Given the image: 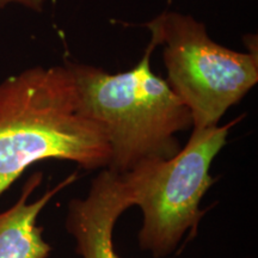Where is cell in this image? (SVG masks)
<instances>
[{
	"label": "cell",
	"instance_id": "cell-3",
	"mask_svg": "<svg viewBox=\"0 0 258 258\" xmlns=\"http://www.w3.org/2000/svg\"><path fill=\"white\" fill-rule=\"evenodd\" d=\"M243 117L224 125L194 128L188 143L173 157L145 160L122 173L133 206L143 212L138 234L141 250L164 258L177 249L189 231L195 233L205 215L200 203L215 182L209 173L213 160Z\"/></svg>",
	"mask_w": 258,
	"mask_h": 258
},
{
	"label": "cell",
	"instance_id": "cell-7",
	"mask_svg": "<svg viewBox=\"0 0 258 258\" xmlns=\"http://www.w3.org/2000/svg\"><path fill=\"white\" fill-rule=\"evenodd\" d=\"M44 2L46 0H0V10L4 9L9 4H18L25 6L27 9L34 10V11H42Z\"/></svg>",
	"mask_w": 258,
	"mask_h": 258
},
{
	"label": "cell",
	"instance_id": "cell-5",
	"mask_svg": "<svg viewBox=\"0 0 258 258\" xmlns=\"http://www.w3.org/2000/svg\"><path fill=\"white\" fill-rule=\"evenodd\" d=\"M133 200L123 176L102 169L92 179L85 198L69 203L66 230L76 239V251L83 258H120L114 246L116 221Z\"/></svg>",
	"mask_w": 258,
	"mask_h": 258
},
{
	"label": "cell",
	"instance_id": "cell-2",
	"mask_svg": "<svg viewBox=\"0 0 258 258\" xmlns=\"http://www.w3.org/2000/svg\"><path fill=\"white\" fill-rule=\"evenodd\" d=\"M154 38L131 71L110 74L88 63L66 61L82 109L102 128L110 160L106 169L125 173L151 159H169L180 151L176 135L192 127L188 106L165 79L152 71Z\"/></svg>",
	"mask_w": 258,
	"mask_h": 258
},
{
	"label": "cell",
	"instance_id": "cell-6",
	"mask_svg": "<svg viewBox=\"0 0 258 258\" xmlns=\"http://www.w3.org/2000/svg\"><path fill=\"white\" fill-rule=\"evenodd\" d=\"M78 178L74 172L47 190L36 201L28 203L29 196L41 184L42 173L36 172L25 182L21 198L9 208L0 212V258H47L51 246L43 239V228L38 227L36 220L48 202L57 192L73 184Z\"/></svg>",
	"mask_w": 258,
	"mask_h": 258
},
{
	"label": "cell",
	"instance_id": "cell-1",
	"mask_svg": "<svg viewBox=\"0 0 258 258\" xmlns=\"http://www.w3.org/2000/svg\"><path fill=\"white\" fill-rule=\"evenodd\" d=\"M69 160L106 169L110 147L84 112L66 64L32 67L0 83V195L32 164Z\"/></svg>",
	"mask_w": 258,
	"mask_h": 258
},
{
	"label": "cell",
	"instance_id": "cell-4",
	"mask_svg": "<svg viewBox=\"0 0 258 258\" xmlns=\"http://www.w3.org/2000/svg\"><path fill=\"white\" fill-rule=\"evenodd\" d=\"M145 25L163 46L166 82L188 106L195 129L219 125L257 84V46L249 53L228 49L212 40L205 24L175 11H164Z\"/></svg>",
	"mask_w": 258,
	"mask_h": 258
}]
</instances>
